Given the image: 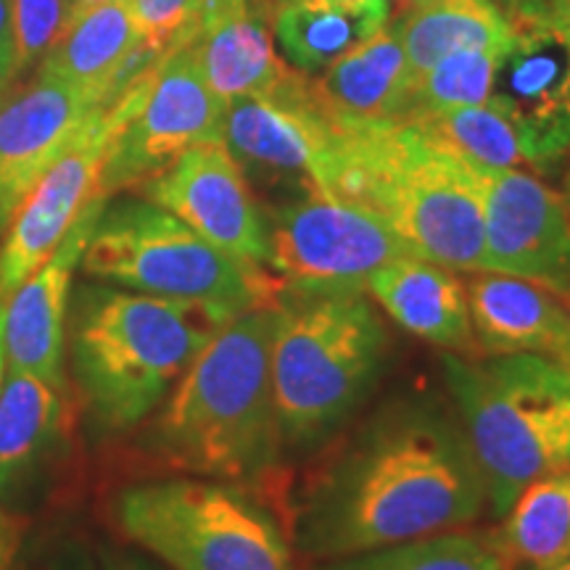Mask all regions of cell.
<instances>
[{
	"mask_svg": "<svg viewBox=\"0 0 570 570\" xmlns=\"http://www.w3.org/2000/svg\"><path fill=\"white\" fill-rule=\"evenodd\" d=\"M533 570H570V560H562L558 566H550V568H533Z\"/></svg>",
	"mask_w": 570,
	"mask_h": 570,
	"instance_id": "obj_42",
	"label": "cell"
},
{
	"mask_svg": "<svg viewBox=\"0 0 570 570\" xmlns=\"http://www.w3.org/2000/svg\"><path fill=\"white\" fill-rule=\"evenodd\" d=\"M391 13L389 0H273V32L291 67L320 77L386 30Z\"/></svg>",
	"mask_w": 570,
	"mask_h": 570,
	"instance_id": "obj_21",
	"label": "cell"
},
{
	"mask_svg": "<svg viewBox=\"0 0 570 570\" xmlns=\"http://www.w3.org/2000/svg\"><path fill=\"white\" fill-rule=\"evenodd\" d=\"M423 3H428V0H410L407 11H410V9H415V6H423Z\"/></svg>",
	"mask_w": 570,
	"mask_h": 570,
	"instance_id": "obj_43",
	"label": "cell"
},
{
	"mask_svg": "<svg viewBox=\"0 0 570 570\" xmlns=\"http://www.w3.org/2000/svg\"><path fill=\"white\" fill-rule=\"evenodd\" d=\"M3 370H6V346H3V304H0V389H3Z\"/></svg>",
	"mask_w": 570,
	"mask_h": 570,
	"instance_id": "obj_38",
	"label": "cell"
},
{
	"mask_svg": "<svg viewBox=\"0 0 570 570\" xmlns=\"http://www.w3.org/2000/svg\"><path fill=\"white\" fill-rule=\"evenodd\" d=\"M19 80L40 67L71 21V0H9Z\"/></svg>",
	"mask_w": 570,
	"mask_h": 570,
	"instance_id": "obj_30",
	"label": "cell"
},
{
	"mask_svg": "<svg viewBox=\"0 0 570 570\" xmlns=\"http://www.w3.org/2000/svg\"><path fill=\"white\" fill-rule=\"evenodd\" d=\"M21 531H24L21 518L6 510L3 499H0V570H13L21 547Z\"/></svg>",
	"mask_w": 570,
	"mask_h": 570,
	"instance_id": "obj_33",
	"label": "cell"
},
{
	"mask_svg": "<svg viewBox=\"0 0 570 570\" xmlns=\"http://www.w3.org/2000/svg\"><path fill=\"white\" fill-rule=\"evenodd\" d=\"M138 194L173 212L219 252L248 265H269V217L225 142L188 148Z\"/></svg>",
	"mask_w": 570,
	"mask_h": 570,
	"instance_id": "obj_14",
	"label": "cell"
},
{
	"mask_svg": "<svg viewBox=\"0 0 570 570\" xmlns=\"http://www.w3.org/2000/svg\"><path fill=\"white\" fill-rule=\"evenodd\" d=\"M92 111L96 106L80 90L46 69H35L30 80L6 98L0 106V238Z\"/></svg>",
	"mask_w": 570,
	"mask_h": 570,
	"instance_id": "obj_16",
	"label": "cell"
},
{
	"mask_svg": "<svg viewBox=\"0 0 570 570\" xmlns=\"http://www.w3.org/2000/svg\"><path fill=\"white\" fill-rule=\"evenodd\" d=\"M320 98L341 117L404 119L415 77L394 27H386L315 77Z\"/></svg>",
	"mask_w": 570,
	"mask_h": 570,
	"instance_id": "obj_22",
	"label": "cell"
},
{
	"mask_svg": "<svg viewBox=\"0 0 570 570\" xmlns=\"http://www.w3.org/2000/svg\"><path fill=\"white\" fill-rule=\"evenodd\" d=\"M138 40L140 35L127 0H111L71 17L38 69L61 77L98 109L111 75Z\"/></svg>",
	"mask_w": 570,
	"mask_h": 570,
	"instance_id": "obj_24",
	"label": "cell"
},
{
	"mask_svg": "<svg viewBox=\"0 0 570 570\" xmlns=\"http://www.w3.org/2000/svg\"><path fill=\"white\" fill-rule=\"evenodd\" d=\"M389 3H391V9H396V17H399V13H404V11H407L410 0H389Z\"/></svg>",
	"mask_w": 570,
	"mask_h": 570,
	"instance_id": "obj_40",
	"label": "cell"
},
{
	"mask_svg": "<svg viewBox=\"0 0 570 570\" xmlns=\"http://www.w3.org/2000/svg\"><path fill=\"white\" fill-rule=\"evenodd\" d=\"M142 40L164 51L188 46L202 24L204 0H127Z\"/></svg>",
	"mask_w": 570,
	"mask_h": 570,
	"instance_id": "obj_31",
	"label": "cell"
},
{
	"mask_svg": "<svg viewBox=\"0 0 570 570\" xmlns=\"http://www.w3.org/2000/svg\"><path fill=\"white\" fill-rule=\"evenodd\" d=\"M562 196H566V202L570 206V164H568V173H566V183H562Z\"/></svg>",
	"mask_w": 570,
	"mask_h": 570,
	"instance_id": "obj_41",
	"label": "cell"
},
{
	"mask_svg": "<svg viewBox=\"0 0 570 570\" xmlns=\"http://www.w3.org/2000/svg\"><path fill=\"white\" fill-rule=\"evenodd\" d=\"M544 9L550 11L554 19L562 21V24L570 27V0H547Z\"/></svg>",
	"mask_w": 570,
	"mask_h": 570,
	"instance_id": "obj_35",
	"label": "cell"
},
{
	"mask_svg": "<svg viewBox=\"0 0 570 570\" xmlns=\"http://www.w3.org/2000/svg\"><path fill=\"white\" fill-rule=\"evenodd\" d=\"M0 82L19 85L17 69V42H13L11 3L0 0Z\"/></svg>",
	"mask_w": 570,
	"mask_h": 570,
	"instance_id": "obj_32",
	"label": "cell"
},
{
	"mask_svg": "<svg viewBox=\"0 0 570 570\" xmlns=\"http://www.w3.org/2000/svg\"><path fill=\"white\" fill-rule=\"evenodd\" d=\"M487 483L468 436L436 404L377 415L306 491L291 539L317 560L436 537L473 523Z\"/></svg>",
	"mask_w": 570,
	"mask_h": 570,
	"instance_id": "obj_1",
	"label": "cell"
},
{
	"mask_svg": "<svg viewBox=\"0 0 570 570\" xmlns=\"http://www.w3.org/2000/svg\"><path fill=\"white\" fill-rule=\"evenodd\" d=\"M104 206V196L92 198L56 252L3 304V346L9 370L42 377L56 389L67 386L63 344L71 285Z\"/></svg>",
	"mask_w": 570,
	"mask_h": 570,
	"instance_id": "obj_17",
	"label": "cell"
},
{
	"mask_svg": "<svg viewBox=\"0 0 570 570\" xmlns=\"http://www.w3.org/2000/svg\"><path fill=\"white\" fill-rule=\"evenodd\" d=\"M468 302L479 356L539 354L570 370V302L544 285L470 273Z\"/></svg>",
	"mask_w": 570,
	"mask_h": 570,
	"instance_id": "obj_19",
	"label": "cell"
},
{
	"mask_svg": "<svg viewBox=\"0 0 570 570\" xmlns=\"http://www.w3.org/2000/svg\"><path fill=\"white\" fill-rule=\"evenodd\" d=\"M449 394L499 518L541 475L570 468V370L539 354H444Z\"/></svg>",
	"mask_w": 570,
	"mask_h": 570,
	"instance_id": "obj_6",
	"label": "cell"
},
{
	"mask_svg": "<svg viewBox=\"0 0 570 570\" xmlns=\"http://www.w3.org/2000/svg\"><path fill=\"white\" fill-rule=\"evenodd\" d=\"M80 267L98 283L198 304L227 323L273 306L283 285L267 267L219 252L148 198L104 206Z\"/></svg>",
	"mask_w": 570,
	"mask_h": 570,
	"instance_id": "obj_7",
	"label": "cell"
},
{
	"mask_svg": "<svg viewBox=\"0 0 570 570\" xmlns=\"http://www.w3.org/2000/svg\"><path fill=\"white\" fill-rule=\"evenodd\" d=\"M223 142L246 177L288 180L306 194L333 196L336 190L341 130L315 77L294 69L265 96L225 104Z\"/></svg>",
	"mask_w": 570,
	"mask_h": 570,
	"instance_id": "obj_10",
	"label": "cell"
},
{
	"mask_svg": "<svg viewBox=\"0 0 570 570\" xmlns=\"http://www.w3.org/2000/svg\"><path fill=\"white\" fill-rule=\"evenodd\" d=\"M489 547L510 568L533 570L570 560V468L541 475L520 491Z\"/></svg>",
	"mask_w": 570,
	"mask_h": 570,
	"instance_id": "obj_26",
	"label": "cell"
},
{
	"mask_svg": "<svg viewBox=\"0 0 570 570\" xmlns=\"http://www.w3.org/2000/svg\"><path fill=\"white\" fill-rule=\"evenodd\" d=\"M325 570H510V566L491 550L489 541L446 531L333 560Z\"/></svg>",
	"mask_w": 570,
	"mask_h": 570,
	"instance_id": "obj_28",
	"label": "cell"
},
{
	"mask_svg": "<svg viewBox=\"0 0 570 570\" xmlns=\"http://www.w3.org/2000/svg\"><path fill=\"white\" fill-rule=\"evenodd\" d=\"M13 88H17V85H6V82H0V106L6 104V98L11 96Z\"/></svg>",
	"mask_w": 570,
	"mask_h": 570,
	"instance_id": "obj_39",
	"label": "cell"
},
{
	"mask_svg": "<svg viewBox=\"0 0 570 570\" xmlns=\"http://www.w3.org/2000/svg\"><path fill=\"white\" fill-rule=\"evenodd\" d=\"M109 125L96 109L75 142L21 202L0 244V304L56 252L63 235L98 194Z\"/></svg>",
	"mask_w": 570,
	"mask_h": 570,
	"instance_id": "obj_15",
	"label": "cell"
},
{
	"mask_svg": "<svg viewBox=\"0 0 570 570\" xmlns=\"http://www.w3.org/2000/svg\"><path fill=\"white\" fill-rule=\"evenodd\" d=\"M415 256L386 219L346 198L306 194L269 214V273L283 285H356Z\"/></svg>",
	"mask_w": 570,
	"mask_h": 570,
	"instance_id": "obj_12",
	"label": "cell"
},
{
	"mask_svg": "<svg viewBox=\"0 0 570 570\" xmlns=\"http://www.w3.org/2000/svg\"><path fill=\"white\" fill-rule=\"evenodd\" d=\"M101 3H111V0H71V17L77 13L92 9V6H101Z\"/></svg>",
	"mask_w": 570,
	"mask_h": 570,
	"instance_id": "obj_37",
	"label": "cell"
},
{
	"mask_svg": "<svg viewBox=\"0 0 570 570\" xmlns=\"http://www.w3.org/2000/svg\"><path fill=\"white\" fill-rule=\"evenodd\" d=\"M499 6H502L504 11H512V9H533V6H544L547 0H497Z\"/></svg>",
	"mask_w": 570,
	"mask_h": 570,
	"instance_id": "obj_36",
	"label": "cell"
},
{
	"mask_svg": "<svg viewBox=\"0 0 570 570\" xmlns=\"http://www.w3.org/2000/svg\"><path fill=\"white\" fill-rule=\"evenodd\" d=\"M508 17L489 106L512 125L525 167L552 173L570 154V27L544 6Z\"/></svg>",
	"mask_w": 570,
	"mask_h": 570,
	"instance_id": "obj_11",
	"label": "cell"
},
{
	"mask_svg": "<svg viewBox=\"0 0 570 570\" xmlns=\"http://www.w3.org/2000/svg\"><path fill=\"white\" fill-rule=\"evenodd\" d=\"M275 304L219 327L164 404L151 431L159 458L198 479L252 483L283 446L273 391Z\"/></svg>",
	"mask_w": 570,
	"mask_h": 570,
	"instance_id": "obj_2",
	"label": "cell"
},
{
	"mask_svg": "<svg viewBox=\"0 0 570 570\" xmlns=\"http://www.w3.org/2000/svg\"><path fill=\"white\" fill-rule=\"evenodd\" d=\"M67 428L63 389L9 370L0 389V499L24 483Z\"/></svg>",
	"mask_w": 570,
	"mask_h": 570,
	"instance_id": "obj_23",
	"label": "cell"
},
{
	"mask_svg": "<svg viewBox=\"0 0 570 570\" xmlns=\"http://www.w3.org/2000/svg\"><path fill=\"white\" fill-rule=\"evenodd\" d=\"M412 122L433 135L441 146L479 173L525 167L520 140L508 119L489 104L462 106L423 117H410Z\"/></svg>",
	"mask_w": 570,
	"mask_h": 570,
	"instance_id": "obj_27",
	"label": "cell"
},
{
	"mask_svg": "<svg viewBox=\"0 0 570 570\" xmlns=\"http://www.w3.org/2000/svg\"><path fill=\"white\" fill-rule=\"evenodd\" d=\"M106 148L98 194L140 190L188 148L223 142L225 104L209 90L188 46L164 56L146 80L106 109Z\"/></svg>",
	"mask_w": 570,
	"mask_h": 570,
	"instance_id": "obj_9",
	"label": "cell"
},
{
	"mask_svg": "<svg viewBox=\"0 0 570 570\" xmlns=\"http://www.w3.org/2000/svg\"><path fill=\"white\" fill-rule=\"evenodd\" d=\"M114 520L169 570H296L294 539L275 512L230 481L138 483L117 497Z\"/></svg>",
	"mask_w": 570,
	"mask_h": 570,
	"instance_id": "obj_8",
	"label": "cell"
},
{
	"mask_svg": "<svg viewBox=\"0 0 570 570\" xmlns=\"http://www.w3.org/2000/svg\"><path fill=\"white\" fill-rule=\"evenodd\" d=\"M502 46L468 48V51L449 53L446 59L433 63L415 80L412 104L404 119L489 104Z\"/></svg>",
	"mask_w": 570,
	"mask_h": 570,
	"instance_id": "obj_29",
	"label": "cell"
},
{
	"mask_svg": "<svg viewBox=\"0 0 570 570\" xmlns=\"http://www.w3.org/2000/svg\"><path fill=\"white\" fill-rule=\"evenodd\" d=\"M483 269L539 283L570 302V206L523 169L479 173Z\"/></svg>",
	"mask_w": 570,
	"mask_h": 570,
	"instance_id": "obj_13",
	"label": "cell"
},
{
	"mask_svg": "<svg viewBox=\"0 0 570 570\" xmlns=\"http://www.w3.org/2000/svg\"><path fill=\"white\" fill-rule=\"evenodd\" d=\"M275 315L273 391L283 441L315 444L373 389L389 333L356 285H281Z\"/></svg>",
	"mask_w": 570,
	"mask_h": 570,
	"instance_id": "obj_5",
	"label": "cell"
},
{
	"mask_svg": "<svg viewBox=\"0 0 570 570\" xmlns=\"http://www.w3.org/2000/svg\"><path fill=\"white\" fill-rule=\"evenodd\" d=\"M106 570H161L138 558H106Z\"/></svg>",
	"mask_w": 570,
	"mask_h": 570,
	"instance_id": "obj_34",
	"label": "cell"
},
{
	"mask_svg": "<svg viewBox=\"0 0 570 570\" xmlns=\"http://www.w3.org/2000/svg\"><path fill=\"white\" fill-rule=\"evenodd\" d=\"M69 354L92 417L111 431L159 407L227 320L198 304L92 283L71 296Z\"/></svg>",
	"mask_w": 570,
	"mask_h": 570,
	"instance_id": "obj_4",
	"label": "cell"
},
{
	"mask_svg": "<svg viewBox=\"0 0 570 570\" xmlns=\"http://www.w3.org/2000/svg\"><path fill=\"white\" fill-rule=\"evenodd\" d=\"M188 48L223 104L265 96L294 71L275 51L273 0H204L202 24Z\"/></svg>",
	"mask_w": 570,
	"mask_h": 570,
	"instance_id": "obj_18",
	"label": "cell"
},
{
	"mask_svg": "<svg viewBox=\"0 0 570 570\" xmlns=\"http://www.w3.org/2000/svg\"><path fill=\"white\" fill-rule=\"evenodd\" d=\"M391 27L417 80L449 53L502 46L510 35V17L497 0H428L399 13Z\"/></svg>",
	"mask_w": 570,
	"mask_h": 570,
	"instance_id": "obj_25",
	"label": "cell"
},
{
	"mask_svg": "<svg viewBox=\"0 0 570 570\" xmlns=\"http://www.w3.org/2000/svg\"><path fill=\"white\" fill-rule=\"evenodd\" d=\"M336 119L341 169L333 196L386 219L417 259L481 273L483 206L475 169L412 119Z\"/></svg>",
	"mask_w": 570,
	"mask_h": 570,
	"instance_id": "obj_3",
	"label": "cell"
},
{
	"mask_svg": "<svg viewBox=\"0 0 570 570\" xmlns=\"http://www.w3.org/2000/svg\"><path fill=\"white\" fill-rule=\"evenodd\" d=\"M365 288L412 336L449 348L452 354L479 356L470 323L468 285L458 269L417 256H402L377 267L365 281Z\"/></svg>",
	"mask_w": 570,
	"mask_h": 570,
	"instance_id": "obj_20",
	"label": "cell"
}]
</instances>
